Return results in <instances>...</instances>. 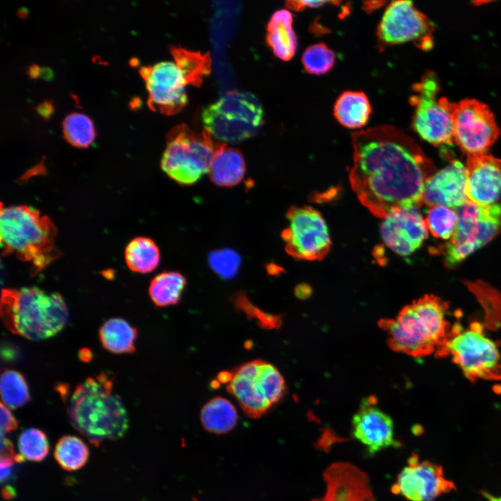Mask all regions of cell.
I'll use <instances>...</instances> for the list:
<instances>
[{"instance_id": "1", "label": "cell", "mask_w": 501, "mask_h": 501, "mask_svg": "<svg viewBox=\"0 0 501 501\" xmlns=\"http://www.w3.org/2000/svg\"><path fill=\"white\" fill-rule=\"evenodd\" d=\"M351 144L350 184L374 216L383 219L423 205L424 186L435 168L412 138L383 125L353 133Z\"/></svg>"}, {"instance_id": "2", "label": "cell", "mask_w": 501, "mask_h": 501, "mask_svg": "<svg viewBox=\"0 0 501 501\" xmlns=\"http://www.w3.org/2000/svg\"><path fill=\"white\" fill-rule=\"evenodd\" d=\"M447 302L424 295L404 306L395 319H383L379 326L387 332L388 344L397 352L419 358L440 357L452 326L447 320Z\"/></svg>"}, {"instance_id": "3", "label": "cell", "mask_w": 501, "mask_h": 501, "mask_svg": "<svg viewBox=\"0 0 501 501\" xmlns=\"http://www.w3.org/2000/svg\"><path fill=\"white\" fill-rule=\"evenodd\" d=\"M113 385L105 372L87 378L75 387L68 403L72 424L95 446L120 438L128 429L126 408Z\"/></svg>"}, {"instance_id": "4", "label": "cell", "mask_w": 501, "mask_h": 501, "mask_svg": "<svg viewBox=\"0 0 501 501\" xmlns=\"http://www.w3.org/2000/svg\"><path fill=\"white\" fill-rule=\"evenodd\" d=\"M1 317L10 332L40 340L63 329L68 319V310L58 293H47L36 287L3 289Z\"/></svg>"}, {"instance_id": "5", "label": "cell", "mask_w": 501, "mask_h": 501, "mask_svg": "<svg viewBox=\"0 0 501 501\" xmlns=\"http://www.w3.org/2000/svg\"><path fill=\"white\" fill-rule=\"evenodd\" d=\"M0 234L3 254H15L33 264V272L44 269L57 257L56 229L39 210L26 205L1 207Z\"/></svg>"}, {"instance_id": "6", "label": "cell", "mask_w": 501, "mask_h": 501, "mask_svg": "<svg viewBox=\"0 0 501 501\" xmlns=\"http://www.w3.org/2000/svg\"><path fill=\"white\" fill-rule=\"evenodd\" d=\"M166 141L161 167L173 180L190 185L209 173L217 146L209 132H196L180 124L168 132Z\"/></svg>"}, {"instance_id": "7", "label": "cell", "mask_w": 501, "mask_h": 501, "mask_svg": "<svg viewBox=\"0 0 501 501\" xmlns=\"http://www.w3.org/2000/svg\"><path fill=\"white\" fill-rule=\"evenodd\" d=\"M263 109L250 93L230 91L206 106L201 118L205 129L223 142L239 143L253 136L263 122Z\"/></svg>"}, {"instance_id": "8", "label": "cell", "mask_w": 501, "mask_h": 501, "mask_svg": "<svg viewBox=\"0 0 501 501\" xmlns=\"http://www.w3.org/2000/svg\"><path fill=\"white\" fill-rule=\"evenodd\" d=\"M231 372L227 390L249 418L261 417L285 395L284 378L274 365L267 361H249Z\"/></svg>"}, {"instance_id": "9", "label": "cell", "mask_w": 501, "mask_h": 501, "mask_svg": "<svg viewBox=\"0 0 501 501\" xmlns=\"http://www.w3.org/2000/svg\"><path fill=\"white\" fill-rule=\"evenodd\" d=\"M451 356L465 376L471 381L501 379V355L498 345L488 338L479 322L468 328L453 325L440 357Z\"/></svg>"}, {"instance_id": "10", "label": "cell", "mask_w": 501, "mask_h": 501, "mask_svg": "<svg viewBox=\"0 0 501 501\" xmlns=\"http://www.w3.org/2000/svg\"><path fill=\"white\" fill-rule=\"evenodd\" d=\"M456 230L439 250L453 267L501 232V202L480 205L470 201L457 209Z\"/></svg>"}, {"instance_id": "11", "label": "cell", "mask_w": 501, "mask_h": 501, "mask_svg": "<svg viewBox=\"0 0 501 501\" xmlns=\"http://www.w3.org/2000/svg\"><path fill=\"white\" fill-rule=\"evenodd\" d=\"M413 90L415 94L410 102L415 108L412 120L415 131L434 145L452 143L454 103L445 97H437L440 86L435 73H426L413 86Z\"/></svg>"}, {"instance_id": "12", "label": "cell", "mask_w": 501, "mask_h": 501, "mask_svg": "<svg viewBox=\"0 0 501 501\" xmlns=\"http://www.w3.org/2000/svg\"><path fill=\"white\" fill-rule=\"evenodd\" d=\"M286 217L288 225L281 233L286 252L296 260L324 259L331 249V240L321 214L309 206H292Z\"/></svg>"}, {"instance_id": "13", "label": "cell", "mask_w": 501, "mask_h": 501, "mask_svg": "<svg viewBox=\"0 0 501 501\" xmlns=\"http://www.w3.org/2000/svg\"><path fill=\"white\" fill-rule=\"evenodd\" d=\"M434 26L411 1H393L385 8L376 30L380 50L413 41L427 50L432 47Z\"/></svg>"}, {"instance_id": "14", "label": "cell", "mask_w": 501, "mask_h": 501, "mask_svg": "<svg viewBox=\"0 0 501 501\" xmlns=\"http://www.w3.org/2000/svg\"><path fill=\"white\" fill-rule=\"evenodd\" d=\"M452 127L454 141L468 156L486 153L500 135L488 106L474 99L454 103Z\"/></svg>"}, {"instance_id": "15", "label": "cell", "mask_w": 501, "mask_h": 501, "mask_svg": "<svg viewBox=\"0 0 501 501\" xmlns=\"http://www.w3.org/2000/svg\"><path fill=\"white\" fill-rule=\"evenodd\" d=\"M140 74L145 82L148 105L152 109L171 116L186 105L188 98L185 89L191 82L175 61H161L151 66H143Z\"/></svg>"}, {"instance_id": "16", "label": "cell", "mask_w": 501, "mask_h": 501, "mask_svg": "<svg viewBox=\"0 0 501 501\" xmlns=\"http://www.w3.org/2000/svg\"><path fill=\"white\" fill-rule=\"evenodd\" d=\"M456 490L453 482L445 477L443 467L434 462L420 461L413 453L391 487L395 495L409 501H431L444 493Z\"/></svg>"}, {"instance_id": "17", "label": "cell", "mask_w": 501, "mask_h": 501, "mask_svg": "<svg viewBox=\"0 0 501 501\" xmlns=\"http://www.w3.org/2000/svg\"><path fill=\"white\" fill-rule=\"evenodd\" d=\"M353 436L367 447L368 453L390 447H398L400 443L395 438L392 418L376 406L374 396L363 400L352 418Z\"/></svg>"}, {"instance_id": "18", "label": "cell", "mask_w": 501, "mask_h": 501, "mask_svg": "<svg viewBox=\"0 0 501 501\" xmlns=\"http://www.w3.org/2000/svg\"><path fill=\"white\" fill-rule=\"evenodd\" d=\"M428 230L418 207L396 212L383 219L381 234L385 244L401 256L418 249L427 239Z\"/></svg>"}, {"instance_id": "19", "label": "cell", "mask_w": 501, "mask_h": 501, "mask_svg": "<svg viewBox=\"0 0 501 501\" xmlns=\"http://www.w3.org/2000/svg\"><path fill=\"white\" fill-rule=\"evenodd\" d=\"M326 491L312 501H375L365 472L347 462H335L324 472Z\"/></svg>"}, {"instance_id": "20", "label": "cell", "mask_w": 501, "mask_h": 501, "mask_svg": "<svg viewBox=\"0 0 501 501\" xmlns=\"http://www.w3.org/2000/svg\"><path fill=\"white\" fill-rule=\"evenodd\" d=\"M466 168L468 200L484 206L497 203L501 196V159L486 153L469 155Z\"/></svg>"}, {"instance_id": "21", "label": "cell", "mask_w": 501, "mask_h": 501, "mask_svg": "<svg viewBox=\"0 0 501 501\" xmlns=\"http://www.w3.org/2000/svg\"><path fill=\"white\" fill-rule=\"evenodd\" d=\"M468 201L466 168L458 160L434 173L425 184L422 202L427 206L459 208Z\"/></svg>"}, {"instance_id": "22", "label": "cell", "mask_w": 501, "mask_h": 501, "mask_svg": "<svg viewBox=\"0 0 501 501\" xmlns=\"http://www.w3.org/2000/svg\"><path fill=\"white\" fill-rule=\"evenodd\" d=\"M245 173L246 162L241 152L225 143L218 144L209 170L212 182L220 186H234L243 180Z\"/></svg>"}, {"instance_id": "23", "label": "cell", "mask_w": 501, "mask_h": 501, "mask_svg": "<svg viewBox=\"0 0 501 501\" xmlns=\"http://www.w3.org/2000/svg\"><path fill=\"white\" fill-rule=\"evenodd\" d=\"M293 16L286 9L276 11L267 27V42L274 55L284 61L294 56L297 49V39L292 27Z\"/></svg>"}, {"instance_id": "24", "label": "cell", "mask_w": 501, "mask_h": 501, "mask_svg": "<svg viewBox=\"0 0 501 501\" xmlns=\"http://www.w3.org/2000/svg\"><path fill=\"white\" fill-rule=\"evenodd\" d=\"M372 107L367 95L361 91H344L337 99L333 113L344 127L358 129L367 122Z\"/></svg>"}, {"instance_id": "25", "label": "cell", "mask_w": 501, "mask_h": 501, "mask_svg": "<svg viewBox=\"0 0 501 501\" xmlns=\"http://www.w3.org/2000/svg\"><path fill=\"white\" fill-rule=\"evenodd\" d=\"M200 420L207 431L214 434H224L235 427L238 415L235 407L229 400L215 397L202 407Z\"/></svg>"}, {"instance_id": "26", "label": "cell", "mask_w": 501, "mask_h": 501, "mask_svg": "<svg viewBox=\"0 0 501 501\" xmlns=\"http://www.w3.org/2000/svg\"><path fill=\"white\" fill-rule=\"evenodd\" d=\"M136 337V328L120 318L109 319L100 329L103 347L115 353L134 352Z\"/></svg>"}, {"instance_id": "27", "label": "cell", "mask_w": 501, "mask_h": 501, "mask_svg": "<svg viewBox=\"0 0 501 501\" xmlns=\"http://www.w3.org/2000/svg\"><path fill=\"white\" fill-rule=\"evenodd\" d=\"M125 262L132 271L147 273L154 270L159 263V249L154 241L146 237L133 239L125 250Z\"/></svg>"}, {"instance_id": "28", "label": "cell", "mask_w": 501, "mask_h": 501, "mask_svg": "<svg viewBox=\"0 0 501 501\" xmlns=\"http://www.w3.org/2000/svg\"><path fill=\"white\" fill-rule=\"evenodd\" d=\"M186 285V279L180 272L164 271L152 280L149 294L157 306L173 305L180 301Z\"/></svg>"}, {"instance_id": "29", "label": "cell", "mask_w": 501, "mask_h": 501, "mask_svg": "<svg viewBox=\"0 0 501 501\" xmlns=\"http://www.w3.org/2000/svg\"><path fill=\"white\" fill-rule=\"evenodd\" d=\"M54 456L60 466L67 471L82 468L89 457L87 445L80 438L65 435L56 443Z\"/></svg>"}, {"instance_id": "30", "label": "cell", "mask_w": 501, "mask_h": 501, "mask_svg": "<svg viewBox=\"0 0 501 501\" xmlns=\"http://www.w3.org/2000/svg\"><path fill=\"white\" fill-rule=\"evenodd\" d=\"M171 53L175 62L189 78L191 85L200 86L203 77L211 72V58L209 53L201 54L182 47H173Z\"/></svg>"}, {"instance_id": "31", "label": "cell", "mask_w": 501, "mask_h": 501, "mask_svg": "<svg viewBox=\"0 0 501 501\" xmlns=\"http://www.w3.org/2000/svg\"><path fill=\"white\" fill-rule=\"evenodd\" d=\"M62 127L66 141L77 148H88L95 138L92 120L81 113L68 114L63 120Z\"/></svg>"}, {"instance_id": "32", "label": "cell", "mask_w": 501, "mask_h": 501, "mask_svg": "<svg viewBox=\"0 0 501 501\" xmlns=\"http://www.w3.org/2000/svg\"><path fill=\"white\" fill-rule=\"evenodd\" d=\"M0 388L2 403L7 407L17 408L31 399L26 382L17 371H3L1 375Z\"/></svg>"}, {"instance_id": "33", "label": "cell", "mask_w": 501, "mask_h": 501, "mask_svg": "<svg viewBox=\"0 0 501 501\" xmlns=\"http://www.w3.org/2000/svg\"><path fill=\"white\" fill-rule=\"evenodd\" d=\"M458 219L456 212L441 205L430 207L424 218L430 234L436 238L444 240L452 238L456 230Z\"/></svg>"}, {"instance_id": "34", "label": "cell", "mask_w": 501, "mask_h": 501, "mask_svg": "<svg viewBox=\"0 0 501 501\" xmlns=\"http://www.w3.org/2000/svg\"><path fill=\"white\" fill-rule=\"evenodd\" d=\"M19 455L24 460L40 462L48 455L49 443L46 434L35 428L26 429L18 438Z\"/></svg>"}, {"instance_id": "35", "label": "cell", "mask_w": 501, "mask_h": 501, "mask_svg": "<svg viewBox=\"0 0 501 501\" xmlns=\"http://www.w3.org/2000/svg\"><path fill=\"white\" fill-rule=\"evenodd\" d=\"M335 61L334 51L323 42L308 47L301 58L305 71L316 75L328 72L333 67Z\"/></svg>"}, {"instance_id": "36", "label": "cell", "mask_w": 501, "mask_h": 501, "mask_svg": "<svg viewBox=\"0 0 501 501\" xmlns=\"http://www.w3.org/2000/svg\"><path fill=\"white\" fill-rule=\"evenodd\" d=\"M236 308L243 312L248 318L254 319L262 328H278L281 323V317L262 311L254 305L243 292H239L232 296Z\"/></svg>"}, {"instance_id": "37", "label": "cell", "mask_w": 501, "mask_h": 501, "mask_svg": "<svg viewBox=\"0 0 501 501\" xmlns=\"http://www.w3.org/2000/svg\"><path fill=\"white\" fill-rule=\"evenodd\" d=\"M241 262L239 255L230 248L212 251L208 256V263L212 269L225 279L232 278L237 273Z\"/></svg>"}, {"instance_id": "38", "label": "cell", "mask_w": 501, "mask_h": 501, "mask_svg": "<svg viewBox=\"0 0 501 501\" xmlns=\"http://www.w3.org/2000/svg\"><path fill=\"white\" fill-rule=\"evenodd\" d=\"M17 422L15 416L2 402L1 404V436L15 430Z\"/></svg>"}, {"instance_id": "39", "label": "cell", "mask_w": 501, "mask_h": 501, "mask_svg": "<svg viewBox=\"0 0 501 501\" xmlns=\"http://www.w3.org/2000/svg\"><path fill=\"white\" fill-rule=\"evenodd\" d=\"M330 1H289L286 2V6L289 9L294 10L295 11H300L304 10L305 8H317L324 6L326 3Z\"/></svg>"}, {"instance_id": "40", "label": "cell", "mask_w": 501, "mask_h": 501, "mask_svg": "<svg viewBox=\"0 0 501 501\" xmlns=\"http://www.w3.org/2000/svg\"><path fill=\"white\" fill-rule=\"evenodd\" d=\"M311 294L310 288H308L307 285H301L296 287L295 289V294L299 299H306Z\"/></svg>"}, {"instance_id": "41", "label": "cell", "mask_w": 501, "mask_h": 501, "mask_svg": "<svg viewBox=\"0 0 501 501\" xmlns=\"http://www.w3.org/2000/svg\"><path fill=\"white\" fill-rule=\"evenodd\" d=\"M38 111L42 116L48 117L53 111V106L49 102H45L39 105Z\"/></svg>"}, {"instance_id": "42", "label": "cell", "mask_w": 501, "mask_h": 501, "mask_svg": "<svg viewBox=\"0 0 501 501\" xmlns=\"http://www.w3.org/2000/svg\"><path fill=\"white\" fill-rule=\"evenodd\" d=\"M232 378V372L224 371L218 374L217 376V381L221 383L228 384Z\"/></svg>"}, {"instance_id": "43", "label": "cell", "mask_w": 501, "mask_h": 501, "mask_svg": "<svg viewBox=\"0 0 501 501\" xmlns=\"http://www.w3.org/2000/svg\"><path fill=\"white\" fill-rule=\"evenodd\" d=\"M372 4H370L369 2H365L364 3V9L366 11H372L377 8H379L381 5L380 3H383V1H370Z\"/></svg>"}, {"instance_id": "44", "label": "cell", "mask_w": 501, "mask_h": 501, "mask_svg": "<svg viewBox=\"0 0 501 501\" xmlns=\"http://www.w3.org/2000/svg\"><path fill=\"white\" fill-rule=\"evenodd\" d=\"M482 493L486 498V500L488 501H501V496L495 497L484 491H482Z\"/></svg>"}]
</instances>
